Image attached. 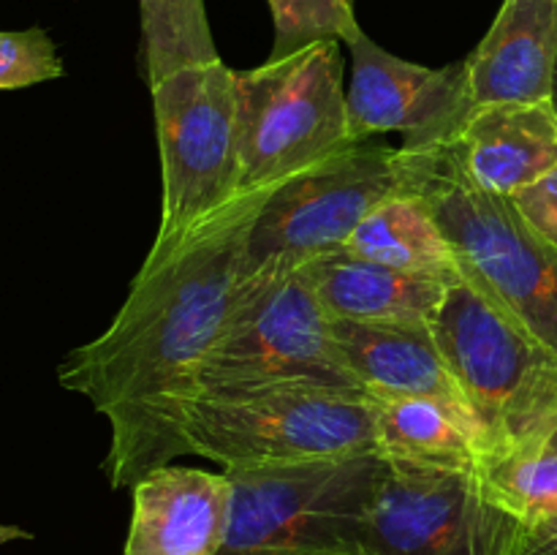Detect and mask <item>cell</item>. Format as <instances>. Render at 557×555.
Wrapping results in <instances>:
<instances>
[{
	"instance_id": "7",
	"label": "cell",
	"mask_w": 557,
	"mask_h": 555,
	"mask_svg": "<svg viewBox=\"0 0 557 555\" xmlns=\"http://www.w3.org/2000/svg\"><path fill=\"white\" fill-rule=\"evenodd\" d=\"M346 145L341 41L237 71L239 190L281 183Z\"/></svg>"
},
{
	"instance_id": "19",
	"label": "cell",
	"mask_w": 557,
	"mask_h": 555,
	"mask_svg": "<svg viewBox=\"0 0 557 555\" xmlns=\"http://www.w3.org/2000/svg\"><path fill=\"white\" fill-rule=\"evenodd\" d=\"M147 87L185 65L221 60L205 0H139Z\"/></svg>"
},
{
	"instance_id": "13",
	"label": "cell",
	"mask_w": 557,
	"mask_h": 555,
	"mask_svg": "<svg viewBox=\"0 0 557 555\" xmlns=\"http://www.w3.org/2000/svg\"><path fill=\"white\" fill-rule=\"evenodd\" d=\"M123 555H218L232 509V479L166 462L134 484Z\"/></svg>"
},
{
	"instance_id": "9",
	"label": "cell",
	"mask_w": 557,
	"mask_h": 555,
	"mask_svg": "<svg viewBox=\"0 0 557 555\" xmlns=\"http://www.w3.org/2000/svg\"><path fill=\"white\" fill-rule=\"evenodd\" d=\"M408 190V161L379 139L351 141L324 161L281 180L248 239V267L308 264L346 245L386 199Z\"/></svg>"
},
{
	"instance_id": "8",
	"label": "cell",
	"mask_w": 557,
	"mask_h": 555,
	"mask_svg": "<svg viewBox=\"0 0 557 555\" xmlns=\"http://www.w3.org/2000/svg\"><path fill=\"white\" fill-rule=\"evenodd\" d=\"M161 152L158 237L183 232L239 190L237 71L185 65L150 85Z\"/></svg>"
},
{
	"instance_id": "16",
	"label": "cell",
	"mask_w": 557,
	"mask_h": 555,
	"mask_svg": "<svg viewBox=\"0 0 557 555\" xmlns=\"http://www.w3.org/2000/svg\"><path fill=\"white\" fill-rule=\"evenodd\" d=\"M337 348L370 397H457L462 392L430 326L335 321Z\"/></svg>"
},
{
	"instance_id": "25",
	"label": "cell",
	"mask_w": 557,
	"mask_h": 555,
	"mask_svg": "<svg viewBox=\"0 0 557 555\" xmlns=\"http://www.w3.org/2000/svg\"><path fill=\"white\" fill-rule=\"evenodd\" d=\"M16 539H33V536H30V533H27V531H22V528H16V526H3V522H0V544L16 542Z\"/></svg>"
},
{
	"instance_id": "26",
	"label": "cell",
	"mask_w": 557,
	"mask_h": 555,
	"mask_svg": "<svg viewBox=\"0 0 557 555\" xmlns=\"http://www.w3.org/2000/svg\"><path fill=\"white\" fill-rule=\"evenodd\" d=\"M549 103H553V109L557 112V69H555V82H553V98H549Z\"/></svg>"
},
{
	"instance_id": "20",
	"label": "cell",
	"mask_w": 557,
	"mask_h": 555,
	"mask_svg": "<svg viewBox=\"0 0 557 555\" xmlns=\"http://www.w3.org/2000/svg\"><path fill=\"white\" fill-rule=\"evenodd\" d=\"M476 473L493 501L522 526L557 522V433L493 457Z\"/></svg>"
},
{
	"instance_id": "22",
	"label": "cell",
	"mask_w": 557,
	"mask_h": 555,
	"mask_svg": "<svg viewBox=\"0 0 557 555\" xmlns=\"http://www.w3.org/2000/svg\"><path fill=\"white\" fill-rule=\"evenodd\" d=\"M63 74V60L47 30H0V90L41 85Z\"/></svg>"
},
{
	"instance_id": "3",
	"label": "cell",
	"mask_w": 557,
	"mask_h": 555,
	"mask_svg": "<svg viewBox=\"0 0 557 555\" xmlns=\"http://www.w3.org/2000/svg\"><path fill=\"white\" fill-rule=\"evenodd\" d=\"M430 330L493 457L557 433V354L466 270L446 283Z\"/></svg>"
},
{
	"instance_id": "18",
	"label": "cell",
	"mask_w": 557,
	"mask_h": 555,
	"mask_svg": "<svg viewBox=\"0 0 557 555\" xmlns=\"http://www.w3.org/2000/svg\"><path fill=\"white\" fill-rule=\"evenodd\" d=\"M341 250L406 272L455 278L460 272L455 248L424 196L397 194L375 207Z\"/></svg>"
},
{
	"instance_id": "21",
	"label": "cell",
	"mask_w": 557,
	"mask_h": 555,
	"mask_svg": "<svg viewBox=\"0 0 557 555\" xmlns=\"http://www.w3.org/2000/svg\"><path fill=\"white\" fill-rule=\"evenodd\" d=\"M275 25L270 58L308 49L321 41H351L362 27L351 0H267Z\"/></svg>"
},
{
	"instance_id": "11",
	"label": "cell",
	"mask_w": 557,
	"mask_h": 555,
	"mask_svg": "<svg viewBox=\"0 0 557 555\" xmlns=\"http://www.w3.org/2000/svg\"><path fill=\"white\" fill-rule=\"evenodd\" d=\"M351 82L346 90L351 141L400 134L406 152H438L471 114L466 60L444 69L386 52L364 30L346 41Z\"/></svg>"
},
{
	"instance_id": "17",
	"label": "cell",
	"mask_w": 557,
	"mask_h": 555,
	"mask_svg": "<svg viewBox=\"0 0 557 555\" xmlns=\"http://www.w3.org/2000/svg\"><path fill=\"white\" fill-rule=\"evenodd\" d=\"M379 457L479 471L493 457L487 433L457 397H373Z\"/></svg>"
},
{
	"instance_id": "12",
	"label": "cell",
	"mask_w": 557,
	"mask_h": 555,
	"mask_svg": "<svg viewBox=\"0 0 557 555\" xmlns=\"http://www.w3.org/2000/svg\"><path fill=\"white\" fill-rule=\"evenodd\" d=\"M438 152L471 188L511 199L557 169V112L549 101L473 107Z\"/></svg>"
},
{
	"instance_id": "23",
	"label": "cell",
	"mask_w": 557,
	"mask_h": 555,
	"mask_svg": "<svg viewBox=\"0 0 557 555\" xmlns=\"http://www.w3.org/2000/svg\"><path fill=\"white\" fill-rule=\"evenodd\" d=\"M511 205L517 207L528 229L557 250V169L533 183L531 188L511 196Z\"/></svg>"
},
{
	"instance_id": "2",
	"label": "cell",
	"mask_w": 557,
	"mask_h": 555,
	"mask_svg": "<svg viewBox=\"0 0 557 555\" xmlns=\"http://www.w3.org/2000/svg\"><path fill=\"white\" fill-rule=\"evenodd\" d=\"M379 455L375 400L330 384L194 390L169 424V460L199 455L223 471Z\"/></svg>"
},
{
	"instance_id": "4",
	"label": "cell",
	"mask_w": 557,
	"mask_h": 555,
	"mask_svg": "<svg viewBox=\"0 0 557 555\" xmlns=\"http://www.w3.org/2000/svg\"><path fill=\"white\" fill-rule=\"evenodd\" d=\"M379 455L237 468L218 555H362Z\"/></svg>"
},
{
	"instance_id": "6",
	"label": "cell",
	"mask_w": 557,
	"mask_h": 555,
	"mask_svg": "<svg viewBox=\"0 0 557 555\" xmlns=\"http://www.w3.org/2000/svg\"><path fill=\"white\" fill-rule=\"evenodd\" d=\"M403 156L408 190L424 196L460 270L557 354V250L528 229L511 199L471 188L444 152L403 150Z\"/></svg>"
},
{
	"instance_id": "15",
	"label": "cell",
	"mask_w": 557,
	"mask_h": 555,
	"mask_svg": "<svg viewBox=\"0 0 557 555\" xmlns=\"http://www.w3.org/2000/svg\"><path fill=\"white\" fill-rule=\"evenodd\" d=\"M315 294L335 321L430 326L446 292V278L395 270L335 250L308 261Z\"/></svg>"
},
{
	"instance_id": "14",
	"label": "cell",
	"mask_w": 557,
	"mask_h": 555,
	"mask_svg": "<svg viewBox=\"0 0 557 555\" xmlns=\"http://www.w3.org/2000/svg\"><path fill=\"white\" fill-rule=\"evenodd\" d=\"M473 107L544 103L557 69V0H504L487 36L466 58Z\"/></svg>"
},
{
	"instance_id": "24",
	"label": "cell",
	"mask_w": 557,
	"mask_h": 555,
	"mask_svg": "<svg viewBox=\"0 0 557 555\" xmlns=\"http://www.w3.org/2000/svg\"><path fill=\"white\" fill-rule=\"evenodd\" d=\"M511 555H557V522L525 526Z\"/></svg>"
},
{
	"instance_id": "10",
	"label": "cell",
	"mask_w": 557,
	"mask_h": 555,
	"mask_svg": "<svg viewBox=\"0 0 557 555\" xmlns=\"http://www.w3.org/2000/svg\"><path fill=\"white\" fill-rule=\"evenodd\" d=\"M522 531L476 471L384 460L362 555H511Z\"/></svg>"
},
{
	"instance_id": "1",
	"label": "cell",
	"mask_w": 557,
	"mask_h": 555,
	"mask_svg": "<svg viewBox=\"0 0 557 555\" xmlns=\"http://www.w3.org/2000/svg\"><path fill=\"white\" fill-rule=\"evenodd\" d=\"M272 188L237 190L183 232L156 237L107 330L60 365V384L112 428L103 460L112 488H134L172 462L169 424L232 316L250 232Z\"/></svg>"
},
{
	"instance_id": "5",
	"label": "cell",
	"mask_w": 557,
	"mask_h": 555,
	"mask_svg": "<svg viewBox=\"0 0 557 555\" xmlns=\"http://www.w3.org/2000/svg\"><path fill=\"white\" fill-rule=\"evenodd\" d=\"M283 381L359 390L308 264L261 261L245 267L237 303L205 359L196 390Z\"/></svg>"
}]
</instances>
